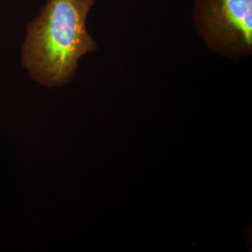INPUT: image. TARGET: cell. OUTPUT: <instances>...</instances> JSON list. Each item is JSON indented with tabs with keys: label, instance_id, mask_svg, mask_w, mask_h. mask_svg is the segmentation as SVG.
I'll return each mask as SVG.
<instances>
[{
	"label": "cell",
	"instance_id": "1",
	"mask_svg": "<svg viewBox=\"0 0 252 252\" xmlns=\"http://www.w3.org/2000/svg\"><path fill=\"white\" fill-rule=\"evenodd\" d=\"M95 0H47L28 24L22 47V64L30 77L48 87L71 81L79 60L96 51L86 29V18Z\"/></svg>",
	"mask_w": 252,
	"mask_h": 252
},
{
	"label": "cell",
	"instance_id": "2",
	"mask_svg": "<svg viewBox=\"0 0 252 252\" xmlns=\"http://www.w3.org/2000/svg\"><path fill=\"white\" fill-rule=\"evenodd\" d=\"M195 17L211 50L233 57L252 53V0H197Z\"/></svg>",
	"mask_w": 252,
	"mask_h": 252
}]
</instances>
